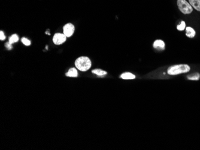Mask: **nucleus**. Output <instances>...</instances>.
Returning <instances> with one entry per match:
<instances>
[{"mask_svg":"<svg viewBox=\"0 0 200 150\" xmlns=\"http://www.w3.org/2000/svg\"><path fill=\"white\" fill-rule=\"evenodd\" d=\"M76 67L81 71H86L91 67V61L90 59L86 56H81L75 61Z\"/></svg>","mask_w":200,"mask_h":150,"instance_id":"nucleus-1","label":"nucleus"},{"mask_svg":"<svg viewBox=\"0 0 200 150\" xmlns=\"http://www.w3.org/2000/svg\"><path fill=\"white\" fill-rule=\"evenodd\" d=\"M190 70V66L186 64L176 65L170 66L167 70V73L171 76L188 72Z\"/></svg>","mask_w":200,"mask_h":150,"instance_id":"nucleus-2","label":"nucleus"},{"mask_svg":"<svg viewBox=\"0 0 200 150\" xmlns=\"http://www.w3.org/2000/svg\"><path fill=\"white\" fill-rule=\"evenodd\" d=\"M177 4L179 10L183 14H190L193 11L192 7L186 0H177Z\"/></svg>","mask_w":200,"mask_h":150,"instance_id":"nucleus-3","label":"nucleus"},{"mask_svg":"<svg viewBox=\"0 0 200 150\" xmlns=\"http://www.w3.org/2000/svg\"><path fill=\"white\" fill-rule=\"evenodd\" d=\"M66 40V37L64 34L61 33H56L53 36V41L54 44L56 45H60L63 44Z\"/></svg>","mask_w":200,"mask_h":150,"instance_id":"nucleus-4","label":"nucleus"},{"mask_svg":"<svg viewBox=\"0 0 200 150\" xmlns=\"http://www.w3.org/2000/svg\"><path fill=\"white\" fill-rule=\"evenodd\" d=\"M74 26L71 23H67L63 28L64 34L66 37H70L73 35L74 32Z\"/></svg>","mask_w":200,"mask_h":150,"instance_id":"nucleus-5","label":"nucleus"},{"mask_svg":"<svg viewBox=\"0 0 200 150\" xmlns=\"http://www.w3.org/2000/svg\"><path fill=\"white\" fill-rule=\"evenodd\" d=\"M153 46L158 50H164L165 49V43L161 40H156L153 43Z\"/></svg>","mask_w":200,"mask_h":150,"instance_id":"nucleus-6","label":"nucleus"},{"mask_svg":"<svg viewBox=\"0 0 200 150\" xmlns=\"http://www.w3.org/2000/svg\"><path fill=\"white\" fill-rule=\"evenodd\" d=\"M189 1L192 7L196 10L200 12V0H189Z\"/></svg>","mask_w":200,"mask_h":150,"instance_id":"nucleus-7","label":"nucleus"},{"mask_svg":"<svg viewBox=\"0 0 200 150\" xmlns=\"http://www.w3.org/2000/svg\"><path fill=\"white\" fill-rule=\"evenodd\" d=\"M196 32L195 30L191 27H187L186 28V35L190 38H192L195 37Z\"/></svg>","mask_w":200,"mask_h":150,"instance_id":"nucleus-8","label":"nucleus"},{"mask_svg":"<svg viewBox=\"0 0 200 150\" xmlns=\"http://www.w3.org/2000/svg\"><path fill=\"white\" fill-rule=\"evenodd\" d=\"M78 76L77 71L76 68H72L69 70L68 72L66 74V76L70 77H76Z\"/></svg>","mask_w":200,"mask_h":150,"instance_id":"nucleus-9","label":"nucleus"},{"mask_svg":"<svg viewBox=\"0 0 200 150\" xmlns=\"http://www.w3.org/2000/svg\"><path fill=\"white\" fill-rule=\"evenodd\" d=\"M121 77L125 80H132V79H134L136 78V76L134 74H132L130 72H125V73L122 74L121 75Z\"/></svg>","mask_w":200,"mask_h":150,"instance_id":"nucleus-10","label":"nucleus"},{"mask_svg":"<svg viewBox=\"0 0 200 150\" xmlns=\"http://www.w3.org/2000/svg\"><path fill=\"white\" fill-rule=\"evenodd\" d=\"M92 72L97 75L98 76H104L105 75L107 74V72L104 71L103 70H101L100 69H96V70H94L92 71Z\"/></svg>","mask_w":200,"mask_h":150,"instance_id":"nucleus-11","label":"nucleus"},{"mask_svg":"<svg viewBox=\"0 0 200 150\" xmlns=\"http://www.w3.org/2000/svg\"><path fill=\"white\" fill-rule=\"evenodd\" d=\"M200 78V74L198 72L191 74L188 76V78L190 80H198Z\"/></svg>","mask_w":200,"mask_h":150,"instance_id":"nucleus-12","label":"nucleus"},{"mask_svg":"<svg viewBox=\"0 0 200 150\" xmlns=\"http://www.w3.org/2000/svg\"><path fill=\"white\" fill-rule=\"evenodd\" d=\"M18 40H19V37L18 36V35L13 34L9 38V43L12 44L14 43L18 42Z\"/></svg>","mask_w":200,"mask_h":150,"instance_id":"nucleus-13","label":"nucleus"},{"mask_svg":"<svg viewBox=\"0 0 200 150\" xmlns=\"http://www.w3.org/2000/svg\"><path fill=\"white\" fill-rule=\"evenodd\" d=\"M185 27H186L185 22L184 21H182V22H181L180 24H179V25H177V28L179 31H183L185 29Z\"/></svg>","mask_w":200,"mask_h":150,"instance_id":"nucleus-14","label":"nucleus"},{"mask_svg":"<svg viewBox=\"0 0 200 150\" xmlns=\"http://www.w3.org/2000/svg\"><path fill=\"white\" fill-rule=\"evenodd\" d=\"M21 41H22V42L23 43V44L24 45L27 46L31 45V41L29 40H28L27 38H25V37L22 38Z\"/></svg>","mask_w":200,"mask_h":150,"instance_id":"nucleus-15","label":"nucleus"},{"mask_svg":"<svg viewBox=\"0 0 200 150\" xmlns=\"http://www.w3.org/2000/svg\"><path fill=\"white\" fill-rule=\"evenodd\" d=\"M5 39V35L4 34V32L2 31H0V40H4Z\"/></svg>","mask_w":200,"mask_h":150,"instance_id":"nucleus-16","label":"nucleus"},{"mask_svg":"<svg viewBox=\"0 0 200 150\" xmlns=\"http://www.w3.org/2000/svg\"><path fill=\"white\" fill-rule=\"evenodd\" d=\"M5 47L8 48V49H9V50H10V49H12V44H10L9 42V43H5Z\"/></svg>","mask_w":200,"mask_h":150,"instance_id":"nucleus-17","label":"nucleus"}]
</instances>
